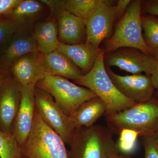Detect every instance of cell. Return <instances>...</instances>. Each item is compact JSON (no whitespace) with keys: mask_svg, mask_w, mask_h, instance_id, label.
Returning <instances> with one entry per match:
<instances>
[{"mask_svg":"<svg viewBox=\"0 0 158 158\" xmlns=\"http://www.w3.org/2000/svg\"><path fill=\"white\" fill-rule=\"evenodd\" d=\"M11 65L13 77L21 86H35L47 73L43 54L39 51L26 54Z\"/></svg>","mask_w":158,"mask_h":158,"instance_id":"cell-13","label":"cell"},{"mask_svg":"<svg viewBox=\"0 0 158 158\" xmlns=\"http://www.w3.org/2000/svg\"><path fill=\"white\" fill-rule=\"evenodd\" d=\"M151 77L155 88L158 91V62L156 70Z\"/></svg>","mask_w":158,"mask_h":158,"instance_id":"cell-31","label":"cell"},{"mask_svg":"<svg viewBox=\"0 0 158 158\" xmlns=\"http://www.w3.org/2000/svg\"><path fill=\"white\" fill-rule=\"evenodd\" d=\"M143 34L146 45L151 50L158 48V19L149 15L141 17Z\"/></svg>","mask_w":158,"mask_h":158,"instance_id":"cell-22","label":"cell"},{"mask_svg":"<svg viewBox=\"0 0 158 158\" xmlns=\"http://www.w3.org/2000/svg\"><path fill=\"white\" fill-rule=\"evenodd\" d=\"M43 5L40 1L22 0L8 15L12 19L11 21L21 28V25L29 23L38 16L42 11Z\"/></svg>","mask_w":158,"mask_h":158,"instance_id":"cell-20","label":"cell"},{"mask_svg":"<svg viewBox=\"0 0 158 158\" xmlns=\"http://www.w3.org/2000/svg\"><path fill=\"white\" fill-rule=\"evenodd\" d=\"M38 51L33 35H29L24 31H19L13 35L4 52L2 62L5 65H10L26 54Z\"/></svg>","mask_w":158,"mask_h":158,"instance_id":"cell-18","label":"cell"},{"mask_svg":"<svg viewBox=\"0 0 158 158\" xmlns=\"http://www.w3.org/2000/svg\"><path fill=\"white\" fill-rule=\"evenodd\" d=\"M107 108L101 99L96 96L82 103L70 118L75 128H89L106 113Z\"/></svg>","mask_w":158,"mask_h":158,"instance_id":"cell-17","label":"cell"},{"mask_svg":"<svg viewBox=\"0 0 158 158\" xmlns=\"http://www.w3.org/2000/svg\"><path fill=\"white\" fill-rule=\"evenodd\" d=\"M35 109L44 122L70 146L75 128L70 117L57 104L52 96L35 86Z\"/></svg>","mask_w":158,"mask_h":158,"instance_id":"cell-7","label":"cell"},{"mask_svg":"<svg viewBox=\"0 0 158 158\" xmlns=\"http://www.w3.org/2000/svg\"><path fill=\"white\" fill-rule=\"evenodd\" d=\"M154 95H155L156 96V98L158 100V91H157V90L156 91H155Z\"/></svg>","mask_w":158,"mask_h":158,"instance_id":"cell-35","label":"cell"},{"mask_svg":"<svg viewBox=\"0 0 158 158\" xmlns=\"http://www.w3.org/2000/svg\"><path fill=\"white\" fill-rule=\"evenodd\" d=\"M106 67L116 66L121 70L138 74L144 73L152 76L157 68L158 62L151 55L135 48H121L105 54Z\"/></svg>","mask_w":158,"mask_h":158,"instance_id":"cell-8","label":"cell"},{"mask_svg":"<svg viewBox=\"0 0 158 158\" xmlns=\"http://www.w3.org/2000/svg\"><path fill=\"white\" fill-rule=\"evenodd\" d=\"M43 5H46L50 9L52 13H58L60 15L64 11V4L65 1H50V0H42L40 1Z\"/></svg>","mask_w":158,"mask_h":158,"instance_id":"cell-28","label":"cell"},{"mask_svg":"<svg viewBox=\"0 0 158 158\" xmlns=\"http://www.w3.org/2000/svg\"><path fill=\"white\" fill-rule=\"evenodd\" d=\"M110 0H67L64 4V9L86 20L93 15L102 6L110 2Z\"/></svg>","mask_w":158,"mask_h":158,"instance_id":"cell-21","label":"cell"},{"mask_svg":"<svg viewBox=\"0 0 158 158\" xmlns=\"http://www.w3.org/2000/svg\"><path fill=\"white\" fill-rule=\"evenodd\" d=\"M22 86L14 77L3 80L0 90V130L12 134L13 124L21 100Z\"/></svg>","mask_w":158,"mask_h":158,"instance_id":"cell-11","label":"cell"},{"mask_svg":"<svg viewBox=\"0 0 158 158\" xmlns=\"http://www.w3.org/2000/svg\"><path fill=\"white\" fill-rule=\"evenodd\" d=\"M35 88L33 85L22 86L20 105L12 132L20 147L25 144L33 128L35 111Z\"/></svg>","mask_w":158,"mask_h":158,"instance_id":"cell-12","label":"cell"},{"mask_svg":"<svg viewBox=\"0 0 158 158\" xmlns=\"http://www.w3.org/2000/svg\"><path fill=\"white\" fill-rule=\"evenodd\" d=\"M142 2L131 1L117 24L113 35L105 40V54L121 48H135L151 56V50L144 41L141 23Z\"/></svg>","mask_w":158,"mask_h":158,"instance_id":"cell-4","label":"cell"},{"mask_svg":"<svg viewBox=\"0 0 158 158\" xmlns=\"http://www.w3.org/2000/svg\"><path fill=\"white\" fill-rule=\"evenodd\" d=\"M21 156L20 147L13 135L0 130V157L17 158Z\"/></svg>","mask_w":158,"mask_h":158,"instance_id":"cell-23","label":"cell"},{"mask_svg":"<svg viewBox=\"0 0 158 158\" xmlns=\"http://www.w3.org/2000/svg\"><path fill=\"white\" fill-rule=\"evenodd\" d=\"M104 55V51L101 49L91 70L74 82L90 89L101 99L107 108L105 116L122 111L136 103L123 96L113 84L106 69Z\"/></svg>","mask_w":158,"mask_h":158,"instance_id":"cell-3","label":"cell"},{"mask_svg":"<svg viewBox=\"0 0 158 158\" xmlns=\"http://www.w3.org/2000/svg\"><path fill=\"white\" fill-rule=\"evenodd\" d=\"M58 37L65 44H81L86 42V28L85 21L64 10L58 18Z\"/></svg>","mask_w":158,"mask_h":158,"instance_id":"cell-14","label":"cell"},{"mask_svg":"<svg viewBox=\"0 0 158 158\" xmlns=\"http://www.w3.org/2000/svg\"><path fill=\"white\" fill-rule=\"evenodd\" d=\"M151 56L154 57L158 62V48L151 51Z\"/></svg>","mask_w":158,"mask_h":158,"instance_id":"cell-32","label":"cell"},{"mask_svg":"<svg viewBox=\"0 0 158 158\" xmlns=\"http://www.w3.org/2000/svg\"><path fill=\"white\" fill-rule=\"evenodd\" d=\"M4 78H5L3 77L2 76V75L0 74V90H1L3 80H4Z\"/></svg>","mask_w":158,"mask_h":158,"instance_id":"cell-33","label":"cell"},{"mask_svg":"<svg viewBox=\"0 0 158 158\" xmlns=\"http://www.w3.org/2000/svg\"><path fill=\"white\" fill-rule=\"evenodd\" d=\"M1 20H2V19H1V18H0V22H1Z\"/></svg>","mask_w":158,"mask_h":158,"instance_id":"cell-38","label":"cell"},{"mask_svg":"<svg viewBox=\"0 0 158 158\" xmlns=\"http://www.w3.org/2000/svg\"><path fill=\"white\" fill-rule=\"evenodd\" d=\"M141 138L144 149V158H158V141L155 137L144 136Z\"/></svg>","mask_w":158,"mask_h":158,"instance_id":"cell-26","label":"cell"},{"mask_svg":"<svg viewBox=\"0 0 158 158\" xmlns=\"http://www.w3.org/2000/svg\"><path fill=\"white\" fill-rule=\"evenodd\" d=\"M33 37L38 51L42 54L49 53L56 50L59 42L58 27L55 22L47 20L38 23L34 27Z\"/></svg>","mask_w":158,"mask_h":158,"instance_id":"cell-19","label":"cell"},{"mask_svg":"<svg viewBox=\"0 0 158 158\" xmlns=\"http://www.w3.org/2000/svg\"><path fill=\"white\" fill-rule=\"evenodd\" d=\"M56 49L81 69L83 75L88 73L93 68L101 50L86 43L69 45L60 42Z\"/></svg>","mask_w":158,"mask_h":158,"instance_id":"cell-15","label":"cell"},{"mask_svg":"<svg viewBox=\"0 0 158 158\" xmlns=\"http://www.w3.org/2000/svg\"><path fill=\"white\" fill-rule=\"evenodd\" d=\"M113 135L108 127L101 125L76 128L68 158H115L119 151Z\"/></svg>","mask_w":158,"mask_h":158,"instance_id":"cell-1","label":"cell"},{"mask_svg":"<svg viewBox=\"0 0 158 158\" xmlns=\"http://www.w3.org/2000/svg\"><path fill=\"white\" fill-rule=\"evenodd\" d=\"M23 31L18 26L11 20H2L0 22V48L10 42L16 32Z\"/></svg>","mask_w":158,"mask_h":158,"instance_id":"cell-25","label":"cell"},{"mask_svg":"<svg viewBox=\"0 0 158 158\" xmlns=\"http://www.w3.org/2000/svg\"><path fill=\"white\" fill-rule=\"evenodd\" d=\"M35 86L49 93L69 117L82 103L97 96L90 89L78 86L65 77L47 73Z\"/></svg>","mask_w":158,"mask_h":158,"instance_id":"cell-6","label":"cell"},{"mask_svg":"<svg viewBox=\"0 0 158 158\" xmlns=\"http://www.w3.org/2000/svg\"><path fill=\"white\" fill-rule=\"evenodd\" d=\"M115 158H130L128 157L125 156H122L121 155L118 154V156H116Z\"/></svg>","mask_w":158,"mask_h":158,"instance_id":"cell-34","label":"cell"},{"mask_svg":"<svg viewBox=\"0 0 158 158\" xmlns=\"http://www.w3.org/2000/svg\"><path fill=\"white\" fill-rule=\"evenodd\" d=\"M106 67L117 90L130 100L135 103L142 102L154 97L155 88L151 76L142 74L121 76Z\"/></svg>","mask_w":158,"mask_h":158,"instance_id":"cell-9","label":"cell"},{"mask_svg":"<svg viewBox=\"0 0 158 158\" xmlns=\"http://www.w3.org/2000/svg\"><path fill=\"white\" fill-rule=\"evenodd\" d=\"M0 158H1V157H0Z\"/></svg>","mask_w":158,"mask_h":158,"instance_id":"cell-39","label":"cell"},{"mask_svg":"<svg viewBox=\"0 0 158 158\" xmlns=\"http://www.w3.org/2000/svg\"><path fill=\"white\" fill-rule=\"evenodd\" d=\"M119 138L117 143L118 151L124 153H130L135 149L137 138L139 134L135 131L124 129L119 134Z\"/></svg>","mask_w":158,"mask_h":158,"instance_id":"cell-24","label":"cell"},{"mask_svg":"<svg viewBox=\"0 0 158 158\" xmlns=\"http://www.w3.org/2000/svg\"><path fill=\"white\" fill-rule=\"evenodd\" d=\"M155 137L156 139L158 141V133L156 135V136Z\"/></svg>","mask_w":158,"mask_h":158,"instance_id":"cell-36","label":"cell"},{"mask_svg":"<svg viewBox=\"0 0 158 158\" xmlns=\"http://www.w3.org/2000/svg\"><path fill=\"white\" fill-rule=\"evenodd\" d=\"M43 58L47 73L74 81L84 75L81 71L68 57L57 49L49 53L43 54Z\"/></svg>","mask_w":158,"mask_h":158,"instance_id":"cell-16","label":"cell"},{"mask_svg":"<svg viewBox=\"0 0 158 158\" xmlns=\"http://www.w3.org/2000/svg\"><path fill=\"white\" fill-rule=\"evenodd\" d=\"M20 149L24 158H68L64 141L44 122L36 109L31 134Z\"/></svg>","mask_w":158,"mask_h":158,"instance_id":"cell-5","label":"cell"},{"mask_svg":"<svg viewBox=\"0 0 158 158\" xmlns=\"http://www.w3.org/2000/svg\"><path fill=\"white\" fill-rule=\"evenodd\" d=\"M108 127L119 135L123 130L135 131L139 136L155 137L158 133V100L135 104L118 113L105 116Z\"/></svg>","mask_w":158,"mask_h":158,"instance_id":"cell-2","label":"cell"},{"mask_svg":"<svg viewBox=\"0 0 158 158\" xmlns=\"http://www.w3.org/2000/svg\"><path fill=\"white\" fill-rule=\"evenodd\" d=\"M131 0H119L115 5L117 17H122L131 2Z\"/></svg>","mask_w":158,"mask_h":158,"instance_id":"cell-29","label":"cell"},{"mask_svg":"<svg viewBox=\"0 0 158 158\" xmlns=\"http://www.w3.org/2000/svg\"><path fill=\"white\" fill-rule=\"evenodd\" d=\"M17 158H24L22 156H19V157Z\"/></svg>","mask_w":158,"mask_h":158,"instance_id":"cell-37","label":"cell"},{"mask_svg":"<svg viewBox=\"0 0 158 158\" xmlns=\"http://www.w3.org/2000/svg\"><path fill=\"white\" fill-rule=\"evenodd\" d=\"M22 0H0V15L9 14Z\"/></svg>","mask_w":158,"mask_h":158,"instance_id":"cell-27","label":"cell"},{"mask_svg":"<svg viewBox=\"0 0 158 158\" xmlns=\"http://www.w3.org/2000/svg\"><path fill=\"white\" fill-rule=\"evenodd\" d=\"M144 12L150 15L158 16V0L148 2L145 6Z\"/></svg>","mask_w":158,"mask_h":158,"instance_id":"cell-30","label":"cell"},{"mask_svg":"<svg viewBox=\"0 0 158 158\" xmlns=\"http://www.w3.org/2000/svg\"><path fill=\"white\" fill-rule=\"evenodd\" d=\"M114 1L102 6L88 19L85 21L86 28V43L97 49L102 41L109 39L114 23L117 19Z\"/></svg>","mask_w":158,"mask_h":158,"instance_id":"cell-10","label":"cell"}]
</instances>
